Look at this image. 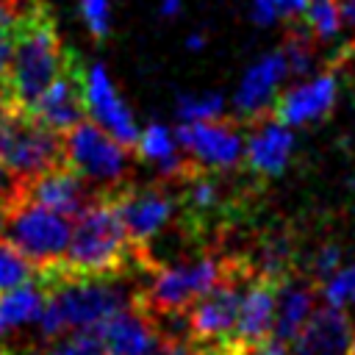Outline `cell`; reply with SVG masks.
I'll use <instances>...</instances> for the list:
<instances>
[{
    "label": "cell",
    "mask_w": 355,
    "mask_h": 355,
    "mask_svg": "<svg viewBox=\"0 0 355 355\" xmlns=\"http://www.w3.org/2000/svg\"><path fill=\"white\" fill-rule=\"evenodd\" d=\"M8 3H11V6L17 8V11H22V8H25V6H31L33 0H8Z\"/></svg>",
    "instance_id": "obj_35"
},
{
    "label": "cell",
    "mask_w": 355,
    "mask_h": 355,
    "mask_svg": "<svg viewBox=\"0 0 355 355\" xmlns=\"http://www.w3.org/2000/svg\"><path fill=\"white\" fill-rule=\"evenodd\" d=\"M241 355H288V347L283 341H277V338H266V341H261L255 347H247Z\"/></svg>",
    "instance_id": "obj_29"
},
{
    "label": "cell",
    "mask_w": 355,
    "mask_h": 355,
    "mask_svg": "<svg viewBox=\"0 0 355 355\" xmlns=\"http://www.w3.org/2000/svg\"><path fill=\"white\" fill-rule=\"evenodd\" d=\"M69 233H72L69 216L44 208L39 202H31L17 191H11V197L6 200L0 239L8 241L17 252H22L39 272L55 269L61 263L69 244Z\"/></svg>",
    "instance_id": "obj_5"
},
{
    "label": "cell",
    "mask_w": 355,
    "mask_h": 355,
    "mask_svg": "<svg viewBox=\"0 0 355 355\" xmlns=\"http://www.w3.org/2000/svg\"><path fill=\"white\" fill-rule=\"evenodd\" d=\"M247 280H250L247 275H230L183 311L189 341H194V344H230L241 288Z\"/></svg>",
    "instance_id": "obj_10"
},
{
    "label": "cell",
    "mask_w": 355,
    "mask_h": 355,
    "mask_svg": "<svg viewBox=\"0 0 355 355\" xmlns=\"http://www.w3.org/2000/svg\"><path fill=\"white\" fill-rule=\"evenodd\" d=\"M349 355H355V349H352V352H349Z\"/></svg>",
    "instance_id": "obj_37"
},
{
    "label": "cell",
    "mask_w": 355,
    "mask_h": 355,
    "mask_svg": "<svg viewBox=\"0 0 355 355\" xmlns=\"http://www.w3.org/2000/svg\"><path fill=\"white\" fill-rule=\"evenodd\" d=\"M316 283L305 275H286L283 280H277L275 288V322H272V338L288 344L300 327L308 322V316L316 308Z\"/></svg>",
    "instance_id": "obj_20"
},
{
    "label": "cell",
    "mask_w": 355,
    "mask_h": 355,
    "mask_svg": "<svg viewBox=\"0 0 355 355\" xmlns=\"http://www.w3.org/2000/svg\"><path fill=\"white\" fill-rule=\"evenodd\" d=\"M11 108H17V105H14L11 94H8V86H6V80L0 78V119H3V116H6Z\"/></svg>",
    "instance_id": "obj_31"
},
{
    "label": "cell",
    "mask_w": 355,
    "mask_h": 355,
    "mask_svg": "<svg viewBox=\"0 0 355 355\" xmlns=\"http://www.w3.org/2000/svg\"><path fill=\"white\" fill-rule=\"evenodd\" d=\"M105 194L136 250V258H141L144 247L153 244L172 225L178 214V194L169 180L144 183V186L122 183Z\"/></svg>",
    "instance_id": "obj_8"
},
{
    "label": "cell",
    "mask_w": 355,
    "mask_h": 355,
    "mask_svg": "<svg viewBox=\"0 0 355 355\" xmlns=\"http://www.w3.org/2000/svg\"><path fill=\"white\" fill-rule=\"evenodd\" d=\"M83 80H86V69H83L78 53L67 50L64 69L58 72V78L44 89V94L28 111L58 133L69 130L75 122H80L86 116Z\"/></svg>",
    "instance_id": "obj_11"
},
{
    "label": "cell",
    "mask_w": 355,
    "mask_h": 355,
    "mask_svg": "<svg viewBox=\"0 0 355 355\" xmlns=\"http://www.w3.org/2000/svg\"><path fill=\"white\" fill-rule=\"evenodd\" d=\"M105 355H164V336L133 300L94 327Z\"/></svg>",
    "instance_id": "obj_12"
},
{
    "label": "cell",
    "mask_w": 355,
    "mask_h": 355,
    "mask_svg": "<svg viewBox=\"0 0 355 355\" xmlns=\"http://www.w3.org/2000/svg\"><path fill=\"white\" fill-rule=\"evenodd\" d=\"M47 288L42 313L36 319L39 336L55 341L75 330H94L114 311L128 305L133 294L119 277H53L42 280Z\"/></svg>",
    "instance_id": "obj_4"
},
{
    "label": "cell",
    "mask_w": 355,
    "mask_h": 355,
    "mask_svg": "<svg viewBox=\"0 0 355 355\" xmlns=\"http://www.w3.org/2000/svg\"><path fill=\"white\" fill-rule=\"evenodd\" d=\"M0 164L14 180H28L64 164V139L25 108H11L0 119Z\"/></svg>",
    "instance_id": "obj_6"
},
{
    "label": "cell",
    "mask_w": 355,
    "mask_h": 355,
    "mask_svg": "<svg viewBox=\"0 0 355 355\" xmlns=\"http://www.w3.org/2000/svg\"><path fill=\"white\" fill-rule=\"evenodd\" d=\"M14 25H17V8L8 0H0V33L14 31Z\"/></svg>",
    "instance_id": "obj_30"
},
{
    "label": "cell",
    "mask_w": 355,
    "mask_h": 355,
    "mask_svg": "<svg viewBox=\"0 0 355 355\" xmlns=\"http://www.w3.org/2000/svg\"><path fill=\"white\" fill-rule=\"evenodd\" d=\"M44 297H47V288L42 280H31L17 288H8L0 297V336L19 330L25 324H36Z\"/></svg>",
    "instance_id": "obj_21"
},
{
    "label": "cell",
    "mask_w": 355,
    "mask_h": 355,
    "mask_svg": "<svg viewBox=\"0 0 355 355\" xmlns=\"http://www.w3.org/2000/svg\"><path fill=\"white\" fill-rule=\"evenodd\" d=\"M294 153V133L288 125L277 122L269 111L250 119V133L244 136V164L258 178H277L288 166Z\"/></svg>",
    "instance_id": "obj_17"
},
{
    "label": "cell",
    "mask_w": 355,
    "mask_h": 355,
    "mask_svg": "<svg viewBox=\"0 0 355 355\" xmlns=\"http://www.w3.org/2000/svg\"><path fill=\"white\" fill-rule=\"evenodd\" d=\"M64 139V164H69L92 189L111 191L125 183L130 169V153L114 136H108L97 122L80 119L69 130L61 133Z\"/></svg>",
    "instance_id": "obj_7"
},
{
    "label": "cell",
    "mask_w": 355,
    "mask_h": 355,
    "mask_svg": "<svg viewBox=\"0 0 355 355\" xmlns=\"http://www.w3.org/2000/svg\"><path fill=\"white\" fill-rule=\"evenodd\" d=\"M80 14L94 39L111 33V0H80Z\"/></svg>",
    "instance_id": "obj_27"
},
{
    "label": "cell",
    "mask_w": 355,
    "mask_h": 355,
    "mask_svg": "<svg viewBox=\"0 0 355 355\" xmlns=\"http://www.w3.org/2000/svg\"><path fill=\"white\" fill-rule=\"evenodd\" d=\"M355 349V319L336 305H316L300 333L288 341V355H349Z\"/></svg>",
    "instance_id": "obj_15"
},
{
    "label": "cell",
    "mask_w": 355,
    "mask_h": 355,
    "mask_svg": "<svg viewBox=\"0 0 355 355\" xmlns=\"http://www.w3.org/2000/svg\"><path fill=\"white\" fill-rule=\"evenodd\" d=\"M202 44H205V39H202L200 33H191V36H189V47H191V50H200Z\"/></svg>",
    "instance_id": "obj_34"
},
{
    "label": "cell",
    "mask_w": 355,
    "mask_h": 355,
    "mask_svg": "<svg viewBox=\"0 0 355 355\" xmlns=\"http://www.w3.org/2000/svg\"><path fill=\"white\" fill-rule=\"evenodd\" d=\"M225 111L222 94H178V116L180 122H211Z\"/></svg>",
    "instance_id": "obj_24"
},
{
    "label": "cell",
    "mask_w": 355,
    "mask_h": 355,
    "mask_svg": "<svg viewBox=\"0 0 355 355\" xmlns=\"http://www.w3.org/2000/svg\"><path fill=\"white\" fill-rule=\"evenodd\" d=\"M316 291L327 305L355 311V261L341 263L327 280H322L316 286Z\"/></svg>",
    "instance_id": "obj_22"
},
{
    "label": "cell",
    "mask_w": 355,
    "mask_h": 355,
    "mask_svg": "<svg viewBox=\"0 0 355 355\" xmlns=\"http://www.w3.org/2000/svg\"><path fill=\"white\" fill-rule=\"evenodd\" d=\"M47 355H105V349L100 338L94 336V330H75V333L55 338Z\"/></svg>",
    "instance_id": "obj_25"
},
{
    "label": "cell",
    "mask_w": 355,
    "mask_h": 355,
    "mask_svg": "<svg viewBox=\"0 0 355 355\" xmlns=\"http://www.w3.org/2000/svg\"><path fill=\"white\" fill-rule=\"evenodd\" d=\"M344 263V250L338 241H324L316 247V252L308 261V277L319 286L322 280H327L338 266Z\"/></svg>",
    "instance_id": "obj_26"
},
{
    "label": "cell",
    "mask_w": 355,
    "mask_h": 355,
    "mask_svg": "<svg viewBox=\"0 0 355 355\" xmlns=\"http://www.w3.org/2000/svg\"><path fill=\"white\" fill-rule=\"evenodd\" d=\"M352 31H355V28H352Z\"/></svg>",
    "instance_id": "obj_38"
},
{
    "label": "cell",
    "mask_w": 355,
    "mask_h": 355,
    "mask_svg": "<svg viewBox=\"0 0 355 355\" xmlns=\"http://www.w3.org/2000/svg\"><path fill=\"white\" fill-rule=\"evenodd\" d=\"M230 275L252 277L244 255H222L202 250L191 258L153 263L144 269V286L133 291V302L153 319L183 313L194 300L208 294Z\"/></svg>",
    "instance_id": "obj_2"
},
{
    "label": "cell",
    "mask_w": 355,
    "mask_h": 355,
    "mask_svg": "<svg viewBox=\"0 0 355 355\" xmlns=\"http://www.w3.org/2000/svg\"><path fill=\"white\" fill-rule=\"evenodd\" d=\"M288 75V61H286V53L283 50H275V53H266L261 55L241 78L239 89H236V97H233V108L241 119H255L261 114L269 111L272 100L277 97V86L286 80Z\"/></svg>",
    "instance_id": "obj_19"
},
{
    "label": "cell",
    "mask_w": 355,
    "mask_h": 355,
    "mask_svg": "<svg viewBox=\"0 0 355 355\" xmlns=\"http://www.w3.org/2000/svg\"><path fill=\"white\" fill-rule=\"evenodd\" d=\"M14 191L31 202H39L44 208L64 214V216H78L100 194L69 164H55L28 180H17Z\"/></svg>",
    "instance_id": "obj_13"
},
{
    "label": "cell",
    "mask_w": 355,
    "mask_h": 355,
    "mask_svg": "<svg viewBox=\"0 0 355 355\" xmlns=\"http://www.w3.org/2000/svg\"><path fill=\"white\" fill-rule=\"evenodd\" d=\"M275 288L277 283L269 277H250L241 288L236 324L230 344L239 349L255 347L266 338H272V322H275Z\"/></svg>",
    "instance_id": "obj_18"
},
{
    "label": "cell",
    "mask_w": 355,
    "mask_h": 355,
    "mask_svg": "<svg viewBox=\"0 0 355 355\" xmlns=\"http://www.w3.org/2000/svg\"><path fill=\"white\" fill-rule=\"evenodd\" d=\"M128 269H139L136 250L108 200L97 194L78 216L69 233L67 252L55 269L39 272V280L53 277H125Z\"/></svg>",
    "instance_id": "obj_1"
},
{
    "label": "cell",
    "mask_w": 355,
    "mask_h": 355,
    "mask_svg": "<svg viewBox=\"0 0 355 355\" xmlns=\"http://www.w3.org/2000/svg\"><path fill=\"white\" fill-rule=\"evenodd\" d=\"M31 280H39V269L22 252H17L8 241L0 239V291L17 288Z\"/></svg>",
    "instance_id": "obj_23"
},
{
    "label": "cell",
    "mask_w": 355,
    "mask_h": 355,
    "mask_svg": "<svg viewBox=\"0 0 355 355\" xmlns=\"http://www.w3.org/2000/svg\"><path fill=\"white\" fill-rule=\"evenodd\" d=\"M0 355H17V352H14V347H8V344H0Z\"/></svg>",
    "instance_id": "obj_36"
},
{
    "label": "cell",
    "mask_w": 355,
    "mask_h": 355,
    "mask_svg": "<svg viewBox=\"0 0 355 355\" xmlns=\"http://www.w3.org/2000/svg\"><path fill=\"white\" fill-rule=\"evenodd\" d=\"M175 141L183 147L189 161L230 172L244 161V133L233 119H211V122H180Z\"/></svg>",
    "instance_id": "obj_9"
},
{
    "label": "cell",
    "mask_w": 355,
    "mask_h": 355,
    "mask_svg": "<svg viewBox=\"0 0 355 355\" xmlns=\"http://www.w3.org/2000/svg\"><path fill=\"white\" fill-rule=\"evenodd\" d=\"M250 17H252L255 25H263V28L280 19V17H277V6H275V0H252V6H250Z\"/></svg>",
    "instance_id": "obj_28"
},
{
    "label": "cell",
    "mask_w": 355,
    "mask_h": 355,
    "mask_svg": "<svg viewBox=\"0 0 355 355\" xmlns=\"http://www.w3.org/2000/svg\"><path fill=\"white\" fill-rule=\"evenodd\" d=\"M180 6H183V0H158V11H161V17H175L178 11H180Z\"/></svg>",
    "instance_id": "obj_33"
},
{
    "label": "cell",
    "mask_w": 355,
    "mask_h": 355,
    "mask_svg": "<svg viewBox=\"0 0 355 355\" xmlns=\"http://www.w3.org/2000/svg\"><path fill=\"white\" fill-rule=\"evenodd\" d=\"M67 50L69 47L61 44L55 17L44 0H33L17 11L14 53L6 72V86L17 108L28 111L44 94V89L64 69Z\"/></svg>",
    "instance_id": "obj_3"
},
{
    "label": "cell",
    "mask_w": 355,
    "mask_h": 355,
    "mask_svg": "<svg viewBox=\"0 0 355 355\" xmlns=\"http://www.w3.org/2000/svg\"><path fill=\"white\" fill-rule=\"evenodd\" d=\"M14 183H17V180L11 178V172L0 164V197H8V194L14 191Z\"/></svg>",
    "instance_id": "obj_32"
},
{
    "label": "cell",
    "mask_w": 355,
    "mask_h": 355,
    "mask_svg": "<svg viewBox=\"0 0 355 355\" xmlns=\"http://www.w3.org/2000/svg\"><path fill=\"white\" fill-rule=\"evenodd\" d=\"M83 97H86V114L92 116V122H97L119 144H125V147L136 144L139 125H136L128 103L116 94V86H114V80L108 78V72L100 61L86 67Z\"/></svg>",
    "instance_id": "obj_14"
},
{
    "label": "cell",
    "mask_w": 355,
    "mask_h": 355,
    "mask_svg": "<svg viewBox=\"0 0 355 355\" xmlns=\"http://www.w3.org/2000/svg\"><path fill=\"white\" fill-rule=\"evenodd\" d=\"M336 100H338V75L330 69L277 94L269 105V114L288 128H300L327 116Z\"/></svg>",
    "instance_id": "obj_16"
}]
</instances>
